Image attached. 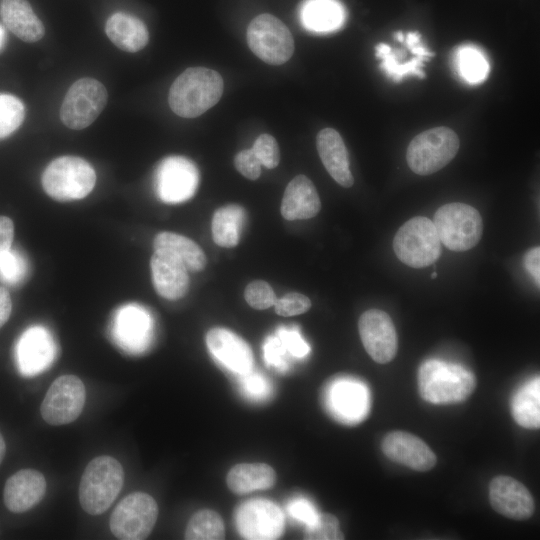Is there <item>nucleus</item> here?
<instances>
[{
    "label": "nucleus",
    "mask_w": 540,
    "mask_h": 540,
    "mask_svg": "<svg viewBox=\"0 0 540 540\" xmlns=\"http://www.w3.org/2000/svg\"><path fill=\"white\" fill-rule=\"evenodd\" d=\"M223 93L221 75L210 68L190 67L172 83L168 103L183 118H195L213 107Z\"/></svg>",
    "instance_id": "obj_1"
},
{
    "label": "nucleus",
    "mask_w": 540,
    "mask_h": 540,
    "mask_svg": "<svg viewBox=\"0 0 540 540\" xmlns=\"http://www.w3.org/2000/svg\"><path fill=\"white\" fill-rule=\"evenodd\" d=\"M475 386L474 375L458 364L427 360L418 370L419 393L432 404L463 402L472 394Z\"/></svg>",
    "instance_id": "obj_2"
},
{
    "label": "nucleus",
    "mask_w": 540,
    "mask_h": 540,
    "mask_svg": "<svg viewBox=\"0 0 540 540\" xmlns=\"http://www.w3.org/2000/svg\"><path fill=\"white\" fill-rule=\"evenodd\" d=\"M124 483V470L115 458L102 455L86 466L79 485V502L90 515L105 512L115 501Z\"/></svg>",
    "instance_id": "obj_3"
},
{
    "label": "nucleus",
    "mask_w": 540,
    "mask_h": 540,
    "mask_svg": "<svg viewBox=\"0 0 540 540\" xmlns=\"http://www.w3.org/2000/svg\"><path fill=\"white\" fill-rule=\"evenodd\" d=\"M44 191L60 202L80 200L94 188L96 173L86 160L62 156L51 161L42 174Z\"/></svg>",
    "instance_id": "obj_4"
},
{
    "label": "nucleus",
    "mask_w": 540,
    "mask_h": 540,
    "mask_svg": "<svg viewBox=\"0 0 540 540\" xmlns=\"http://www.w3.org/2000/svg\"><path fill=\"white\" fill-rule=\"evenodd\" d=\"M393 250L402 263L412 268H424L437 261L442 246L432 220L416 216L406 221L394 236Z\"/></svg>",
    "instance_id": "obj_5"
},
{
    "label": "nucleus",
    "mask_w": 540,
    "mask_h": 540,
    "mask_svg": "<svg viewBox=\"0 0 540 540\" xmlns=\"http://www.w3.org/2000/svg\"><path fill=\"white\" fill-rule=\"evenodd\" d=\"M459 145V138L452 129L444 126L428 129L411 140L407 148V164L415 174H433L456 156Z\"/></svg>",
    "instance_id": "obj_6"
},
{
    "label": "nucleus",
    "mask_w": 540,
    "mask_h": 540,
    "mask_svg": "<svg viewBox=\"0 0 540 540\" xmlns=\"http://www.w3.org/2000/svg\"><path fill=\"white\" fill-rule=\"evenodd\" d=\"M433 224L441 243L452 251H466L478 244L483 231L480 213L464 203H449L437 209Z\"/></svg>",
    "instance_id": "obj_7"
},
{
    "label": "nucleus",
    "mask_w": 540,
    "mask_h": 540,
    "mask_svg": "<svg viewBox=\"0 0 540 540\" xmlns=\"http://www.w3.org/2000/svg\"><path fill=\"white\" fill-rule=\"evenodd\" d=\"M158 517V505L144 492H134L123 498L109 520L112 534L120 540H142L152 532Z\"/></svg>",
    "instance_id": "obj_8"
},
{
    "label": "nucleus",
    "mask_w": 540,
    "mask_h": 540,
    "mask_svg": "<svg viewBox=\"0 0 540 540\" xmlns=\"http://www.w3.org/2000/svg\"><path fill=\"white\" fill-rule=\"evenodd\" d=\"M247 42L259 59L271 65L284 64L294 52L290 30L280 19L268 13L260 14L250 22Z\"/></svg>",
    "instance_id": "obj_9"
},
{
    "label": "nucleus",
    "mask_w": 540,
    "mask_h": 540,
    "mask_svg": "<svg viewBox=\"0 0 540 540\" xmlns=\"http://www.w3.org/2000/svg\"><path fill=\"white\" fill-rule=\"evenodd\" d=\"M107 99V90L101 82L81 78L68 89L61 104L60 119L70 129H84L97 119Z\"/></svg>",
    "instance_id": "obj_10"
},
{
    "label": "nucleus",
    "mask_w": 540,
    "mask_h": 540,
    "mask_svg": "<svg viewBox=\"0 0 540 540\" xmlns=\"http://www.w3.org/2000/svg\"><path fill=\"white\" fill-rule=\"evenodd\" d=\"M85 399V386L79 377L59 376L52 382L41 403V416L50 425L69 424L81 414Z\"/></svg>",
    "instance_id": "obj_11"
},
{
    "label": "nucleus",
    "mask_w": 540,
    "mask_h": 540,
    "mask_svg": "<svg viewBox=\"0 0 540 540\" xmlns=\"http://www.w3.org/2000/svg\"><path fill=\"white\" fill-rule=\"evenodd\" d=\"M199 185L196 165L182 156L163 159L155 171V190L166 203H181L190 199Z\"/></svg>",
    "instance_id": "obj_12"
},
{
    "label": "nucleus",
    "mask_w": 540,
    "mask_h": 540,
    "mask_svg": "<svg viewBox=\"0 0 540 540\" xmlns=\"http://www.w3.org/2000/svg\"><path fill=\"white\" fill-rule=\"evenodd\" d=\"M236 526L244 539H277L284 529L280 508L267 499H251L242 503L235 514Z\"/></svg>",
    "instance_id": "obj_13"
},
{
    "label": "nucleus",
    "mask_w": 540,
    "mask_h": 540,
    "mask_svg": "<svg viewBox=\"0 0 540 540\" xmlns=\"http://www.w3.org/2000/svg\"><path fill=\"white\" fill-rule=\"evenodd\" d=\"M359 335L369 356L379 364L389 363L398 351V336L390 316L379 309L365 311L358 321Z\"/></svg>",
    "instance_id": "obj_14"
},
{
    "label": "nucleus",
    "mask_w": 540,
    "mask_h": 540,
    "mask_svg": "<svg viewBox=\"0 0 540 540\" xmlns=\"http://www.w3.org/2000/svg\"><path fill=\"white\" fill-rule=\"evenodd\" d=\"M327 407L343 423H358L369 411L367 387L356 380L342 378L333 381L326 392Z\"/></svg>",
    "instance_id": "obj_15"
},
{
    "label": "nucleus",
    "mask_w": 540,
    "mask_h": 540,
    "mask_svg": "<svg viewBox=\"0 0 540 540\" xmlns=\"http://www.w3.org/2000/svg\"><path fill=\"white\" fill-rule=\"evenodd\" d=\"M489 501L497 513L514 520L528 519L535 511L534 499L526 486L506 475L491 480Z\"/></svg>",
    "instance_id": "obj_16"
},
{
    "label": "nucleus",
    "mask_w": 540,
    "mask_h": 540,
    "mask_svg": "<svg viewBox=\"0 0 540 540\" xmlns=\"http://www.w3.org/2000/svg\"><path fill=\"white\" fill-rule=\"evenodd\" d=\"M381 447L388 459L412 470L425 472L431 470L437 462L431 448L409 432H389L383 438Z\"/></svg>",
    "instance_id": "obj_17"
},
{
    "label": "nucleus",
    "mask_w": 540,
    "mask_h": 540,
    "mask_svg": "<svg viewBox=\"0 0 540 540\" xmlns=\"http://www.w3.org/2000/svg\"><path fill=\"white\" fill-rule=\"evenodd\" d=\"M210 353L224 367L239 375L252 370L253 354L248 343L225 328H212L206 334Z\"/></svg>",
    "instance_id": "obj_18"
},
{
    "label": "nucleus",
    "mask_w": 540,
    "mask_h": 540,
    "mask_svg": "<svg viewBox=\"0 0 540 540\" xmlns=\"http://www.w3.org/2000/svg\"><path fill=\"white\" fill-rule=\"evenodd\" d=\"M152 281L156 292L169 300L180 299L189 289L188 270L173 254L154 250L150 261Z\"/></svg>",
    "instance_id": "obj_19"
},
{
    "label": "nucleus",
    "mask_w": 540,
    "mask_h": 540,
    "mask_svg": "<svg viewBox=\"0 0 540 540\" xmlns=\"http://www.w3.org/2000/svg\"><path fill=\"white\" fill-rule=\"evenodd\" d=\"M46 486L45 477L38 470H19L5 483L4 504L11 512H26L43 499Z\"/></svg>",
    "instance_id": "obj_20"
},
{
    "label": "nucleus",
    "mask_w": 540,
    "mask_h": 540,
    "mask_svg": "<svg viewBox=\"0 0 540 540\" xmlns=\"http://www.w3.org/2000/svg\"><path fill=\"white\" fill-rule=\"evenodd\" d=\"M53 356L52 338L42 327H31L21 335L16 358L22 374L30 376L42 371L51 363Z\"/></svg>",
    "instance_id": "obj_21"
},
{
    "label": "nucleus",
    "mask_w": 540,
    "mask_h": 540,
    "mask_svg": "<svg viewBox=\"0 0 540 540\" xmlns=\"http://www.w3.org/2000/svg\"><path fill=\"white\" fill-rule=\"evenodd\" d=\"M317 151L330 176L341 186L351 187L354 178L350 171L349 155L340 134L332 128H324L316 138Z\"/></svg>",
    "instance_id": "obj_22"
},
{
    "label": "nucleus",
    "mask_w": 540,
    "mask_h": 540,
    "mask_svg": "<svg viewBox=\"0 0 540 540\" xmlns=\"http://www.w3.org/2000/svg\"><path fill=\"white\" fill-rule=\"evenodd\" d=\"M320 209V198L312 181L302 174L294 177L284 191L282 216L289 221L309 219L316 216Z\"/></svg>",
    "instance_id": "obj_23"
},
{
    "label": "nucleus",
    "mask_w": 540,
    "mask_h": 540,
    "mask_svg": "<svg viewBox=\"0 0 540 540\" xmlns=\"http://www.w3.org/2000/svg\"><path fill=\"white\" fill-rule=\"evenodd\" d=\"M0 15L4 25L24 42L34 43L44 36L43 23L27 0H2Z\"/></svg>",
    "instance_id": "obj_24"
},
{
    "label": "nucleus",
    "mask_w": 540,
    "mask_h": 540,
    "mask_svg": "<svg viewBox=\"0 0 540 540\" xmlns=\"http://www.w3.org/2000/svg\"><path fill=\"white\" fill-rule=\"evenodd\" d=\"M105 32L113 44L126 52H138L149 41L146 25L128 13L117 12L111 15L106 22Z\"/></svg>",
    "instance_id": "obj_25"
},
{
    "label": "nucleus",
    "mask_w": 540,
    "mask_h": 540,
    "mask_svg": "<svg viewBox=\"0 0 540 540\" xmlns=\"http://www.w3.org/2000/svg\"><path fill=\"white\" fill-rule=\"evenodd\" d=\"M275 481V470L266 463L237 464L230 469L226 477L228 488L237 495L268 489Z\"/></svg>",
    "instance_id": "obj_26"
},
{
    "label": "nucleus",
    "mask_w": 540,
    "mask_h": 540,
    "mask_svg": "<svg viewBox=\"0 0 540 540\" xmlns=\"http://www.w3.org/2000/svg\"><path fill=\"white\" fill-rule=\"evenodd\" d=\"M115 328L122 343L129 348L141 349L148 341L150 318L144 309L128 305L118 312Z\"/></svg>",
    "instance_id": "obj_27"
},
{
    "label": "nucleus",
    "mask_w": 540,
    "mask_h": 540,
    "mask_svg": "<svg viewBox=\"0 0 540 540\" xmlns=\"http://www.w3.org/2000/svg\"><path fill=\"white\" fill-rule=\"evenodd\" d=\"M154 250L166 251L177 257L188 271L197 272L207 263L203 250L191 239L173 232H161L153 242Z\"/></svg>",
    "instance_id": "obj_28"
},
{
    "label": "nucleus",
    "mask_w": 540,
    "mask_h": 540,
    "mask_svg": "<svg viewBox=\"0 0 540 540\" xmlns=\"http://www.w3.org/2000/svg\"><path fill=\"white\" fill-rule=\"evenodd\" d=\"M301 21L311 31H333L344 21L343 8L335 0H307L301 9Z\"/></svg>",
    "instance_id": "obj_29"
},
{
    "label": "nucleus",
    "mask_w": 540,
    "mask_h": 540,
    "mask_svg": "<svg viewBox=\"0 0 540 540\" xmlns=\"http://www.w3.org/2000/svg\"><path fill=\"white\" fill-rule=\"evenodd\" d=\"M515 422L526 429L540 427V379L534 378L522 386L511 400Z\"/></svg>",
    "instance_id": "obj_30"
},
{
    "label": "nucleus",
    "mask_w": 540,
    "mask_h": 540,
    "mask_svg": "<svg viewBox=\"0 0 540 540\" xmlns=\"http://www.w3.org/2000/svg\"><path fill=\"white\" fill-rule=\"evenodd\" d=\"M245 210L239 205H226L218 208L212 218L214 242L226 248L235 247L245 222Z\"/></svg>",
    "instance_id": "obj_31"
},
{
    "label": "nucleus",
    "mask_w": 540,
    "mask_h": 540,
    "mask_svg": "<svg viewBox=\"0 0 540 540\" xmlns=\"http://www.w3.org/2000/svg\"><path fill=\"white\" fill-rule=\"evenodd\" d=\"M224 537L223 520L216 511L210 509L194 513L188 521L184 534L187 540H221Z\"/></svg>",
    "instance_id": "obj_32"
},
{
    "label": "nucleus",
    "mask_w": 540,
    "mask_h": 540,
    "mask_svg": "<svg viewBox=\"0 0 540 540\" xmlns=\"http://www.w3.org/2000/svg\"><path fill=\"white\" fill-rule=\"evenodd\" d=\"M25 117L22 101L14 95L0 93V139L17 130Z\"/></svg>",
    "instance_id": "obj_33"
},
{
    "label": "nucleus",
    "mask_w": 540,
    "mask_h": 540,
    "mask_svg": "<svg viewBox=\"0 0 540 540\" xmlns=\"http://www.w3.org/2000/svg\"><path fill=\"white\" fill-rule=\"evenodd\" d=\"M376 55L383 59L381 67L396 81L409 73L415 74L420 78L425 77V74L421 70L423 57L414 58L410 62L399 64L392 54L390 47L385 44H380L376 47Z\"/></svg>",
    "instance_id": "obj_34"
},
{
    "label": "nucleus",
    "mask_w": 540,
    "mask_h": 540,
    "mask_svg": "<svg viewBox=\"0 0 540 540\" xmlns=\"http://www.w3.org/2000/svg\"><path fill=\"white\" fill-rule=\"evenodd\" d=\"M459 66L463 77L471 83L482 81L489 71L483 55L473 48H464L460 51Z\"/></svg>",
    "instance_id": "obj_35"
},
{
    "label": "nucleus",
    "mask_w": 540,
    "mask_h": 540,
    "mask_svg": "<svg viewBox=\"0 0 540 540\" xmlns=\"http://www.w3.org/2000/svg\"><path fill=\"white\" fill-rule=\"evenodd\" d=\"M307 540H342L344 534L340 530L337 517L332 514H319L317 520L307 526L304 532Z\"/></svg>",
    "instance_id": "obj_36"
},
{
    "label": "nucleus",
    "mask_w": 540,
    "mask_h": 540,
    "mask_svg": "<svg viewBox=\"0 0 540 540\" xmlns=\"http://www.w3.org/2000/svg\"><path fill=\"white\" fill-rule=\"evenodd\" d=\"M27 273V264L23 256L10 249L0 256V279L14 285L21 282Z\"/></svg>",
    "instance_id": "obj_37"
},
{
    "label": "nucleus",
    "mask_w": 540,
    "mask_h": 540,
    "mask_svg": "<svg viewBox=\"0 0 540 540\" xmlns=\"http://www.w3.org/2000/svg\"><path fill=\"white\" fill-rule=\"evenodd\" d=\"M246 302L254 309L264 310L273 306L277 297L272 287L265 281L255 280L246 286Z\"/></svg>",
    "instance_id": "obj_38"
},
{
    "label": "nucleus",
    "mask_w": 540,
    "mask_h": 540,
    "mask_svg": "<svg viewBox=\"0 0 540 540\" xmlns=\"http://www.w3.org/2000/svg\"><path fill=\"white\" fill-rule=\"evenodd\" d=\"M263 356L266 364L278 371H286L289 366L290 354L278 338L269 336L263 345Z\"/></svg>",
    "instance_id": "obj_39"
},
{
    "label": "nucleus",
    "mask_w": 540,
    "mask_h": 540,
    "mask_svg": "<svg viewBox=\"0 0 540 540\" xmlns=\"http://www.w3.org/2000/svg\"><path fill=\"white\" fill-rule=\"evenodd\" d=\"M252 150L262 166L272 169L279 164V146L273 136L266 133L259 135L253 144Z\"/></svg>",
    "instance_id": "obj_40"
},
{
    "label": "nucleus",
    "mask_w": 540,
    "mask_h": 540,
    "mask_svg": "<svg viewBox=\"0 0 540 540\" xmlns=\"http://www.w3.org/2000/svg\"><path fill=\"white\" fill-rule=\"evenodd\" d=\"M240 376V385L247 397L254 400H263L271 394V384L264 375L250 370Z\"/></svg>",
    "instance_id": "obj_41"
},
{
    "label": "nucleus",
    "mask_w": 540,
    "mask_h": 540,
    "mask_svg": "<svg viewBox=\"0 0 540 540\" xmlns=\"http://www.w3.org/2000/svg\"><path fill=\"white\" fill-rule=\"evenodd\" d=\"M273 306L278 315L289 317L307 312L311 308V301L304 294L291 292L277 299Z\"/></svg>",
    "instance_id": "obj_42"
},
{
    "label": "nucleus",
    "mask_w": 540,
    "mask_h": 540,
    "mask_svg": "<svg viewBox=\"0 0 540 540\" xmlns=\"http://www.w3.org/2000/svg\"><path fill=\"white\" fill-rule=\"evenodd\" d=\"M276 335L291 356L303 358L309 353L310 347L301 337L298 329L279 327Z\"/></svg>",
    "instance_id": "obj_43"
},
{
    "label": "nucleus",
    "mask_w": 540,
    "mask_h": 540,
    "mask_svg": "<svg viewBox=\"0 0 540 540\" xmlns=\"http://www.w3.org/2000/svg\"><path fill=\"white\" fill-rule=\"evenodd\" d=\"M234 165L238 172L250 180H256L261 174L262 165L252 148L237 153Z\"/></svg>",
    "instance_id": "obj_44"
},
{
    "label": "nucleus",
    "mask_w": 540,
    "mask_h": 540,
    "mask_svg": "<svg viewBox=\"0 0 540 540\" xmlns=\"http://www.w3.org/2000/svg\"><path fill=\"white\" fill-rule=\"evenodd\" d=\"M288 514L296 521L307 526L312 525L318 518L319 513L313 504L305 498H295L287 506Z\"/></svg>",
    "instance_id": "obj_45"
},
{
    "label": "nucleus",
    "mask_w": 540,
    "mask_h": 540,
    "mask_svg": "<svg viewBox=\"0 0 540 540\" xmlns=\"http://www.w3.org/2000/svg\"><path fill=\"white\" fill-rule=\"evenodd\" d=\"M13 237V221L9 217L0 216V256L11 249Z\"/></svg>",
    "instance_id": "obj_46"
},
{
    "label": "nucleus",
    "mask_w": 540,
    "mask_h": 540,
    "mask_svg": "<svg viewBox=\"0 0 540 540\" xmlns=\"http://www.w3.org/2000/svg\"><path fill=\"white\" fill-rule=\"evenodd\" d=\"M524 264L527 271L533 276L537 285L540 284V248L535 247L526 253Z\"/></svg>",
    "instance_id": "obj_47"
},
{
    "label": "nucleus",
    "mask_w": 540,
    "mask_h": 540,
    "mask_svg": "<svg viewBox=\"0 0 540 540\" xmlns=\"http://www.w3.org/2000/svg\"><path fill=\"white\" fill-rule=\"evenodd\" d=\"M12 312V300L9 291L0 286V328L8 321Z\"/></svg>",
    "instance_id": "obj_48"
},
{
    "label": "nucleus",
    "mask_w": 540,
    "mask_h": 540,
    "mask_svg": "<svg viewBox=\"0 0 540 540\" xmlns=\"http://www.w3.org/2000/svg\"><path fill=\"white\" fill-rule=\"evenodd\" d=\"M6 451L5 441L0 433V463L2 462Z\"/></svg>",
    "instance_id": "obj_49"
},
{
    "label": "nucleus",
    "mask_w": 540,
    "mask_h": 540,
    "mask_svg": "<svg viewBox=\"0 0 540 540\" xmlns=\"http://www.w3.org/2000/svg\"><path fill=\"white\" fill-rule=\"evenodd\" d=\"M5 43V31L3 27L0 25V50L3 48Z\"/></svg>",
    "instance_id": "obj_50"
},
{
    "label": "nucleus",
    "mask_w": 540,
    "mask_h": 540,
    "mask_svg": "<svg viewBox=\"0 0 540 540\" xmlns=\"http://www.w3.org/2000/svg\"><path fill=\"white\" fill-rule=\"evenodd\" d=\"M396 37L399 41H403V35H402V32H397L396 33Z\"/></svg>",
    "instance_id": "obj_51"
},
{
    "label": "nucleus",
    "mask_w": 540,
    "mask_h": 540,
    "mask_svg": "<svg viewBox=\"0 0 540 540\" xmlns=\"http://www.w3.org/2000/svg\"><path fill=\"white\" fill-rule=\"evenodd\" d=\"M431 277H432L433 279H435V278L437 277V273H436V272H433V273L431 274Z\"/></svg>",
    "instance_id": "obj_52"
}]
</instances>
